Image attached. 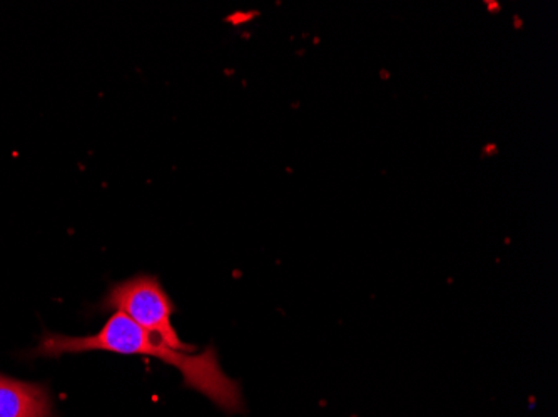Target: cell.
Wrapping results in <instances>:
<instances>
[{
    "mask_svg": "<svg viewBox=\"0 0 558 417\" xmlns=\"http://www.w3.org/2000/svg\"><path fill=\"white\" fill-rule=\"evenodd\" d=\"M0 417H54L49 391L43 384L0 375Z\"/></svg>",
    "mask_w": 558,
    "mask_h": 417,
    "instance_id": "cell-3",
    "label": "cell"
},
{
    "mask_svg": "<svg viewBox=\"0 0 558 417\" xmlns=\"http://www.w3.org/2000/svg\"><path fill=\"white\" fill-rule=\"evenodd\" d=\"M102 307L133 319L144 331L161 339L171 349L194 353V347L184 343L172 326L174 303L156 275L140 274L119 282L109 291Z\"/></svg>",
    "mask_w": 558,
    "mask_h": 417,
    "instance_id": "cell-2",
    "label": "cell"
},
{
    "mask_svg": "<svg viewBox=\"0 0 558 417\" xmlns=\"http://www.w3.org/2000/svg\"><path fill=\"white\" fill-rule=\"evenodd\" d=\"M105 351L114 354H140L156 357L183 375L184 384L203 394L221 407L225 413H243L244 400L241 384L222 371L218 353L213 347L203 353H180L166 346L161 339L144 331L133 319L114 312L102 329L93 335L72 338V335L44 334L37 356L59 357L64 354Z\"/></svg>",
    "mask_w": 558,
    "mask_h": 417,
    "instance_id": "cell-1",
    "label": "cell"
}]
</instances>
